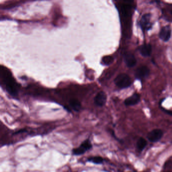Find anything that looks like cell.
Returning <instances> with one entry per match:
<instances>
[{
    "label": "cell",
    "instance_id": "1",
    "mask_svg": "<svg viewBox=\"0 0 172 172\" xmlns=\"http://www.w3.org/2000/svg\"><path fill=\"white\" fill-rule=\"evenodd\" d=\"M114 82L116 85L120 88H126L129 87L132 83L131 79L127 74L122 73L115 78Z\"/></svg>",
    "mask_w": 172,
    "mask_h": 172
},
{
    "label": "cell",
    "instance_id": "2",
    "mask_svg": "<svg viewBox=\"0 0 172 172\" xmlns=\"http://www.w3.org/2000/svg\"><path fill=\"white\" fill-rule=\"evenodd\" d=\"M151 15L150 13H147L144 15L140 21L139 25L143 32L148 30L152 27V23L150 22Z\"/></svg>",
    "mask_w": 172,
    "mask_h": 172
},
{
    "label": "cell",
    "instance_id": "3",
    "mask_svg": "<svg viewBox=\"0 0 172 172\" xmlns=\"http://www.w3.org/2000/svg\"><path fill=\"white\" fill-rule=\"evenodd\" d=\"M92 148V145L91 144L90 140L87 139L82 142L79 147L76 148L73 150V153L75 155H81L84 154L85 152L89 150Z\"/></svg>",
    "mask_w": 172,
    "mask_h": 172
},
{
    "label": "cell",
    "instance_id": "4",
    "mask_svg": "<svg viewBox=\"0 0 172 172\" xmlns=\"http://www.w3.org/2000/svg\"><path fill=\"white\" fill-rule=\"evenodd\" d=\"M163 136V132L160 129H154L148 133L147 138L152 142H156L160 140Z\"/></svg>",
    "mask_w": 172,
    "mask_h": 172
},
{
    "label": "cell",
    "instance_id": "5",
    "mask_svg": "<svg viewBox=\"0 0 172 172\" xmlns=\"http://www.w3.org/2000/svg\"><path fill=\"white\" fill-rule=\"evenodd\" d=\"M150 69L146 66H142L138 68L135 71V77L138 79H144L147 78L150 74Z\"/></svg>",
    "mask_w": 172,
    "mask_h": 172
},
{
    "label": "cell",
    "instance_id": "6",
    "mask_svg": "<svg viewBox=\"0 0 172 172\" xmlns=\"http://www.w3.org/2000/svg\"><path fill=\"white\" fill-rule=\"evenodd\" d=\"M107 95L104 91H100L96 94L94 98V104L98 107H102L107 101Z\"/></svg>",
    "mask_w": 172,
    "mask_h": 172
},
{
    "label": "cell",
    "instance_id": "7",
    "mask_svg": "<svg viewBox=\"0 0 172 172\" xmlns=\"http://www.w3.org/2000/svg\"><path fill=\"white\" fill-rule=\"evenodd\" d=\"M159 37L160 39L164 41H168L171 37V29L170 26H166L161 29Z\"/></svg>",
    "mask_w": 172,
    "mask_h": 172
},
{
    "label": "cell",
    "instance_id": "8",
    "mask_svg": "<svg viewBox=\"0 0 172 172\" xmlns=\"http://www.w3.org/2000/svg\"><path fill=\"white\" fill-rule=\"evenodd\" d=\"M124 59L126 65L129 68L133 67L137 63L135 56L130 53H125L124 56Z\"/></svg>",
    "mask_w": 172,
    "mask_h": 172
},
{
    "label": "cell",
    "instance_id": "9",
    "mask_svg": "<svg viewBox=\"0 0 172 172\" xmlns=\"http://www.w3.org/2000/svg\"><path fill=\"white\" fill-rule=\"evenodd\" d=\"M140 100V96L139 94L135 93L128 98H126L124 102V104L127 106H134L139 102Z\"/></svg>",
    "mask_w": 172,
    "mask_h": 172
},
{
    "label": "cell",
    "instance_id": "10",
    "mask_svg": "<svg viewBox=\"0 0 172 172\" xmlns=\"http://www.w3.org/2000/svg\"><path fill=\"white\" fill-rule=\"evenodd\" d=\"M139 51L142 56L145 57H149L152 52V46L149 44H144L140 47Z\"/></svg>",
    "mask_w": 172,
    "mask_h": 172
},
{
    "label": "cell",
    "instance_id": "11",
    "mask_svg": "<svg viewBox=\"0 0 172 172\" xmlns=\"http://www.w3.org/2000/svg\"><path fill=\"white\" fill-rule=\"evenodd\" d=\"M147 145V142L144 138H140L137 141L136 148L139 152H142L145 148Z\"/></svg>",
    "mask_w": 172,
    "mask_h": 172
},
{
    "label": "cell",
    "instance_id": "12",
    "mask_svg": "<svg viewBox=\"0 0 172 172\" xmlns=\"http://www.w3.org/2000/svg\"><path fill=\"white\" fill-rule=\"evenodd\" d=\"M70 105L72 109L76 112H78L81 109L80 102L75 99H72L70 100Z\"/></svg>",
    "mask_w": 172,
    "mask_h": 172
},
{
    "label": "cell",
    "instance_id": "13",
    "mask_svg": "<svg viewBox=\"0 0 172 172\" xmlns=\"http://www.w3.org/2000/svg\"><path fill=\"white\" fill-rule=\"evenodd\" d=\"M88 160L89 162H92L94 164H100L102 163L103 158L100 156H94L89 158Z\"/></svg>",
    "mask_w": 172,
    "mask_h": 172
},
{
    "label": "cell",
    "instance_id": "14",
    "mask_svg": "<svg viewBox=\"0 0 172 172\" xmlns=\"http://www.w3.org/2000/svg\"><path fill=\"white\" fill-rule=\"evenodd\" d=\"M113 61H114V59L112 57H111V56L105 57L103 58L102 59L103 63L106 65H109L110 64L112 63Z\"/></svg>",
    "mask_w": 172,
    "mask_h": 172
},
{
    "label": "cell",
    "instance_id": "15",
    "mask_svg": "<svg viewBox=\"0 0 172 172\" xmlns=\"http://www.w3.org/2000/svg\"><path fill=\"white\" fill-rule=\"evenodd\" d=\"M171 13H172V12H171Z\"/></svg>",
    "mask_w": 172,
    "mask_h": 172
}]
</instances>
